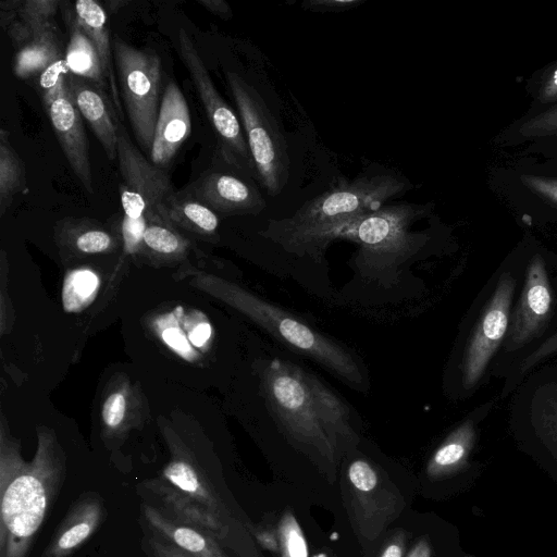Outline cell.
Masks as SVG:
<instances>
[{"label":"cell","instance_id":"1","mask_svg":"<svg viewBox=\"0 0 557 557\" xmlns=\"http://www.w3.org/2000/svg\"><path fill=\"white\" fill-rule=\"evenodd\" d=\"M65 459L50 437H40L30 462L16 446L1 445L0 557H27L62 488Z\"/></svg>","mask_w":557,"mask_h":557},{"label":"cell","instance_id":"2","mask_svg":"<svg viewBox=\"0 0 557 557\" xmlns=\"http://www.w3.org/2000/svg\"><path fill=\"white\" fill-rule=\"evenodd\" d=\"M408 187L407 181L391 174L343 182L304 203L292 216L270 221L263 235L290 252L317 256L327 246L332 231L381 208Z\"/></svg>","mask_w":557,"mask_h":557},{"label":"cell","instance_id":"3","mask_svg":"<svg viewBox=\"0 0 557 557\" xmlns=\"http://www.w3.org/2000/svg\"><path fill=\"white\" fill-rule=\"evenodd\" d=\"M140 488L150 500L157 499L151 506L163 515L207 529L221 544L235 546L232 512L211 480L184 451H173L161 476L141 483Z\"/></svg>","mask_w":557,"mask_h":557},{"label":"cell","instance_id":"4","mask_svg":"<svg viewBox=\"0 0 557 557\" xmlns=\"http://www.w3.org/2000/svg\"><path fill=\"white\" fill-rule=\"evenodd\" d=\"M417 203L384 205L332 231L327 245L335 239L359 246L357 263L371 273L387 270L413 256L424 236L410 232V225L424 212Z\"/></svg>","mask_w":557,"mask_h":557},{"label":"cell","instance_id":"5","mask_svg":"<svg viewBox=\"0 0 557 557\" xmlns=\"http://www.w3.org/2000/svg\"><path fill=\"white\" fill-rule=\"evenodd\" d=\"M220 297L240 310L295 351L312 358L351 385L363 377L354 357L342 346L320 334L285 310L232 284L216 283Z\"/></svg>","mask_w":557,"mask_h":557},{"label":"cell","instance_id":"6","mask_svg":"<svg viewBox=\"0 0 557 557\" xmlns=\"http://www.w3.org/2000/svg\"><path fill=\"white\" fill-rule=\"evenodd\" d=\"M116 160L122 177V238L125 251L134 253L141 247L147 225L165 222L161 210L174 190L164 170L153 165L134 145L120 120Z\"/></svg>","mask_w":557,"mask_h":557},{"label":"cell","instance_id":"7","mask_svg":"<svg viewBox=\"0 0 557 557\" xmlns=\"http://www.w3.org/2000/svg\"><path fill=\"white\" fill-rule=\"evenodd\" d=\"M263 381L270 405L288 435L329 463L336 462L337 444L319 416L305 371L274 359Z\"/></svg>","mask_w":557,"mask_h":557},{"label":"cell","instance_id":"8","mask_svg":"<svg viewBox=\"0 0 557 557\" xmlns=\"http://www.w3.org/2000/svg\"><path fill=\"white\" fill-rule=\"evenodd\" d=\"M225 77L247 136L257 178L270 196H276L288 181L290 166L282 129L253 86L234 72H226Z\"/></svg>","mask_w":557,"mask_h":557},{"label":"cell","instance_id":"9","mask_svg":"<svg viewBox=\"0 0 557 557\" xmlns=\"http://www.w3.org/2000/svg\"><path fill=\"white\" fill-rule=\"evenodd\" d=\"M343 482L349 521L358 541L367 547L403 512L404 496L382 470L363 458L349 462Z\"/></svg>","mask_w":557,"mask_h":557},{"label":"cell","instance_id":"10","mask_svg":"<svg viewBox=\"0 0 557 557\" xmlns=\"http://www.w3.org/2000/svg\"><path fill=\"white\" fill-rule=\"evenodd\" d=\"M112 47L123 104L135 138L149 154L160 109V59L153 51L135 48L119 36H114Z\"/></svg>","mask_w":557,"mask_h":557},{"label":"cell","instance_id":"11","mask_svg":"<svg viewBox=\"0 0 557 557\" xmlns=\"http://www.w3.org/2000/svg\"><path fill=\"white\" fill-rule=\"evenodd\" d=\"M178 53L218 136L223 159L237 170L257 177L240 121L218 92L201 57L184 28H180Z\"/></svg>","mask_w":557,"mask_h":557},{"label":"cell","instance_id":"12","mask_svg":"<svg viewBox=\"0 0 557 557\" xmlns=\"http://www.w3.org/2000/svg\"><path fill=\"white\" fill-rule=\"evenodd\" d=\"M64 59L54 63L40 76L41 97L51 126L61 149L84 188L94 191L88 140L82 115L70 98Z\"/></svg>","mask_w":557,"mask_h":557},{"label":"cell","instance_id":"13","mask_svg":"<svg viewBox=\"0 0 557 557\" xmlns=\"http://www.w3.org/2000/svg\"><path fill=\"white\" fill-rule=\"evenodd\" d=\"M515 286L512 276L504 273L476 324L463 359L462 382L466 388L479 381L506 334Z\"/></svg>","mask_w":557,"mask_h":557},{"label":"cell","instance_id":"14","mask_svg":"<svg viewBox=\"0 0 557 557\" xmlns=\"http://www.w3.org/2000/svg\"><path fill=\"white\" fill-rule=\"evenodd\" d=\"M552 307V292L541 256L535 255L527 269L523 290L509 329L507 348L517 349L536 336Z\"/></svg>","mask_w":557,"mask_h":557},{"label":"cell","instance_id":"15","mask_svg":"<svg viewBox=\"0 0 557 557\" xmlns=\"http://www.w3.org/2000/svg\"><path fill=\"white\" fill-rule=\"evenodd\" d=\"M181 191L223 214L258 213L265 207L253 186L227 173H202Z\"/></svg>","mask_w":557,"mask_h":557},{"label":"cell","instance_id":"16","mask_svg":"<svg viewBox=\"0 0 557 557\" xmlns=\"http://www.w3.org/2000/svg\"><path fill=\"white\" fill-rule=\"evenodd\" d=\"M107 516V505L99 493H82L54 530L41 557H71L99 530Z\"/></svg>","mask_w":557,"mask_h":557},{"label":"cell","instance_id":"17","mask_svg":"<svg viewBox=\"0 0 557 557\" xmlns=\"http://www.w3.org/2000/svg\"><path fill=\"white\" fill-rule=\"evenodd\" d=\"M191 132V120L186 99L180 87L171 81L162 96L154 128L150 162L165 169Z\"/></svg>","mask_w":557,"mask_h":557},{"label":"cell","instance_id":"18","mask_svg":"<svg viewBox=\"0 0 557 557\" xmlns=\"http://www.w3.org/2000/svg\"><path fill=\"white\" fill-rule=\"evenodd\" d=\"M140 525L144 532L195 557H230L218 537L209 530L170 518L145 502L140 505Z\"/></svg>","mask_w":557,"mask_h":557},{"label":"cell","instance_id":"19","mask_svg":"<svg viewBox=\"0 0 557 557\" xmlns=\"http://www.w3.org/2000/svg\"><path fill=\"white\" fill-rule=\"evenodd\" d=\"M70 98L88 122L110 160L117 159V122L112 102L104 90L88 79L66 74Z\"/></svg>","mask_w":557,"mask_h":557},{"label":"cell","instance_id":"20","mask_svg":"<svg viewBox=\"0 0 557 557\" xmlns=\"http://www.w3.org/2000/svg\"><path fill=\"white\" fill-rule=\"evenodd\" d=\"M74 14L97 49L111 95V101L117 115L122 116V101L113 67V47L109 38L106 11L96 1L78 0L74 4Z\"/></svg>","mask_w":557,"mask_h":557},{"label":"cell","instance_id":"21","mask_svg":"<svg viewBox=\"0 0 557 557\" xmlns=\"http://www.w3.org/2000/svg\"><path fill=\"white\" fill-rule=\"evenodd\" d=\"M63 59L57 29L50 22L38 30L29 42L17 50L13 71L17 77L27 78L45 72Z\"/></svg>","mask_w":557,"mask_h":557},{"label":"cell","instance_id":"22","mask_svg":"<svg viewBox=\"0 0 557 557\" xmlns=\"http://www.w3.org/2000/svg\"><path fill=\"white\" fill-rule=\"evenodd\" d=\"M69 21L70 41L64 53L67 72L88 79L104 90L108 84L96 47L79 25L75 14L69 16Z\"/></svg>","mask_w":557,"mask_h":557},{"label":"cell","instance_id":"23","mask_svg":"<svg viewBox=\"0 0 557 557\" xmlns=\"http://www.w3.org/2000/svg\"><path fill=\"white\" fill-rule=\"evenodd\" d=\"M475 433L470 421L454 430L437 447L426 463L430 480H441L459 471L473 447Z\"/></svg>","mask_w":557,"mask_h":557},{"label":"cell","instance_id":"24","mask_svg":"<svg viewBox=\"0 0 557 557\" xmlns=\"http://www.w3.org/2000/svg\"><path fill=\"white\" fill-rule=\"evenodd\" d=\"M161 215L169 224H177L202 234H213L219 226L214 211L182 191H174L166 199Z\"/></svg>","mask_w":557,"mask_h":557},{"label":"cell","instance_id":"25","mask_svg":"<svg viewBox=\"0 0 557 557\" xmlns=\"http://www.w3.org/2000/svg\"><path fill=\"white\" fill-rule=\"evenodd\" d=\"M307 383L312 393L319 416L337 444V440L352 443L354 432L348 422L347 407L317 377L305 371Z\"/></svg>","mask_w":557,"mask_h":557},{"label":"cell","instance_id":"26","mask_svg":"<svg viewBox=\"0 0 557 557\" xmlns=\"http://www.w3.org/2000/svg\"><path fill=\"white\" fill-rule=\"evenodd\" d=\"M26 185L24 164L14 150L10 133L5 128L0 129V214L12 205L14 197L21 194Z\"/></svg>","mask_w":557,"mask_h":557},{"label":"cell","instance_id":"27","mask_svg":"<svg viewBox=\"0 0 557 557\" xmlns=\"http://www.w3.org/2000/svg\"><path fill=\"white\" fill-rule=\"evenodd\" d=\"M99 287L98 275L89 269L70 271L62 287V304L66 312H77L88 306Z\"/></svg>","mask_w":557,"mask_h":557},{"label":"cell","instance_id":"28","mask_svg":"<svg viewBox=\"0 0 557 557\" xmlns=\"http://www.w3.org/2000/svg\"><path fill=\"white\" fill-rule=\"evenodd\" d=\"M64 238L72 242L83 253H99L109 250L114 245V238L103 228L94 226L87 221L62 222Z\"/></svg>","mask_w":557,"mask_h":557},{"label":"cell","instance_id":"29","mask_svg":"<svg viewBox=\"0 0 557 557\" xmlns=\"http://www.w3.org/2000/svg\"><path fill=\"white\" fill-rule=\"evenodd\" d=\"M276 533L281 557H309L307 540L290 510L282 515Z\"/></svg>","mask_w":557,"mask_h":557},{"label":"cell","instance_id":"30","mask_svg":"<svg viewBox=\"0 0 557 557\" xmlns=\"http://www.w3.org/2000/svg\"><path fill=\"white\" fill-rule=\"evenodd\" d=\"M143 245L160 255H174L184 249L185 243L171 224L152 222L145 230Z\"/></svg>","mask_w":557,"mask_h":557},{"label":"cell","instance_id":"31","mask_svg":"<svg viewBox=\"0 0 557 557\" xmlns=\"http://www.w3.org/2000/svg\"><path fill=\"white\" fill-rule=\"evenodd\" d=\"M60 2L57 0H27L21 1L17 9V18L30 25H42L51 22Z\"/></svg>","mask_w":557,"mask_h":557},{"label":"cell","instance_id":"32","mask_svg":"<svg viewBox=\"0 0 557 557\" xmlns=\"http://www.w3.org/2000/svg\"><path fill=\"white\" fill-rule=\"evenodd\" d=\"M407 533L403 529L393 530L380 545L370 549L364 557H405Z\"/></svg>","mask_w":557,"mask_h":557},{"label":"cell","instance_id":"33","mask_svg":"<svg viewBox=\"0 0 557 557\" xmlns=\"http://www.w3.org/2000/svg\"><path fill=\"white\" fill-rule=\"evenodd\" d=\"M140 547L146 557H195L180 547L144 532Z\"/></svg>","mask_w":557,"mask_h":557},{"label":"cell","instance_id":"34","mask_svg":"<svg viewBox=\"0 0 557 557\" xmlns=\"http://www.w3.org/2000/svg\"><path fill=\"white\" fill-rule=\"evenodd\" d=\"M126 399L122 393L111 394L102 407V420L110 429H117L125 417Z\"/></svg>","mask_w":557,"mask_h":557},{"label":"cell","instance_id":"35","mask_svg":"<svg viewBox=\"0 0 557 557\" xmlns=\"http://www.w3.org/2000/svg\"><path fill=\"white\" fill-rule=\"evenodd\" d=\"M363 3V0H306L301 8L311 12H343L352 10Z\"/></svg>","mask_w":557,"mask_h":557},{"label":"cell","instance_id":"36","mask_svg":"<svg viewBox=\"0 0 557 557\" xmlns=\"http://www.w3.org/2000/svg\"><path fill=\"white\" fill-rule=\"evenodd\" d=\"M522 181L534 191L557 203V180L535 175H524Z\"/></svg>","mask_w":557,"mask_h":557},{"label":"cell","instance_id":"37","mask_svg":"<svg viewBox=\"0 0 557 557\" xmlns=\"http://www.w3.org/2000/svg\"><path fill=\"white\" fill-rule=\"evenodd\" d=\"M162 337L164 342L177 352L185 355L190 351L187 339L184 333L177 327H169L163 331Z\"/></svg>","mask_w":557,"mask_h":557},{"label":"cell","instance_id":"38","mask_svg":"<svg viewBox=\"0 0 557 557\" xmlns=\"http://www.w3.org/2000/svg\"><path fill=\"white\" fill-rule=\"evenodd\" d=\"M253 535L261 547L271 552H278V539L276 531L269 528H257Z\"/></svg>","mask_w":557,"mask_h":557},{"label":"cell","instance_id":"39","mask_svg":"<svg viewBox=\"0 0 557 557\" xmlns=\"http://www.w3.org/2000/svg\"><path fill=\"white\" fill-rule=\"evenodd\" d=\"M198 2L214 15L228 20L232 17V10L224 0H198Z\"/></svg>","mask_w":557,"mask_h":557},{"label":"cell","instance_id":"40","mask_svg":"<svg viewBox=\"0 0 557 557\" xmlns=\"http://www.w3.org/2000/svg\"><path fill=\"white\" fill-rule=\"evenodd\" d=\"M211 336V326L209 323L203 322L194 327L189 334V341L195 346L205 345Z\"/></svg>","mask_w":557,"mask_h":557},{"label":"cell","instance_id":"41","mask_svg":"<svg viewBox=\"0 0 557 557\" xmlns=\"http://www.w3.org/2000/svg\"><path fill=\"white\" fill-rule=\"evenodd\" d=\"M406 557H432V549L426 537L419 539Z\"/></svg>","mask_w":557,"mask_h":557},{"label":"cell","instance_id":"42","mask_svg":"<svg viewBox=\"0 0 557 557\" xmlns=\"http://www.w3.org/2000/svg\"><path fill=\"white\" fill-rule=\"evenodd\" d=\"M533 122V121H532ZM534 125H540L542 128L557 126V109L550 111L549 114L539 119V122H533Z\"/></svg>","mask_w":557,"mask_h":557},{"label":"cell","instance_id":"43","mask_svg":"<svg viewBox=\"0 0 557 557\" xmlns=\"http://www.w3.org/2000/svg\"><path fill=\"white\" fill-rule=\"evenodd\" d=\"M557 92V70L553 73L550 81L546 87V94L553 96Z\"/></svg>","mask_w":557,"mask_h":557},{"label":"cell","instance_id":"44","mask_svg":"<svg viewBox=\"0 0 557 557\" xmlns=\"http://www.w3.org/2000/svg\"><path fill=\"white\" fill-rule=\"evenodd\" d=\"M314 557H327V556L324 553H320V554L315 555Z\"/></svg>","mask_w":557,"mask_h":557}]
</instances>
